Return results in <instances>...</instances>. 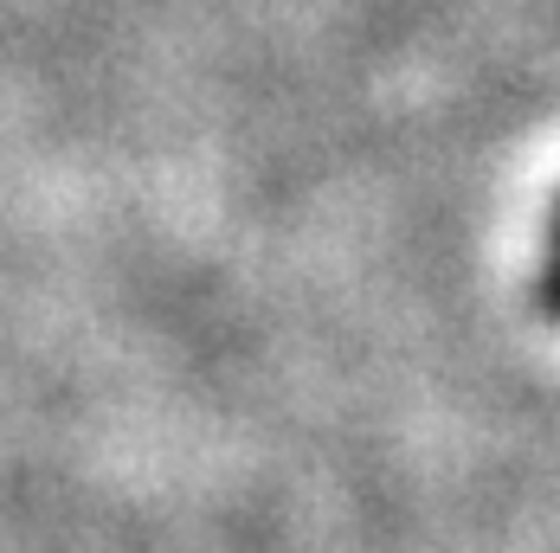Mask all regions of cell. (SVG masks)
I'll return each mask as SVG.
<instances>
[{
	"instance_id": "1",
	"label": "cell",
	"mask_w": 560,
	"mask_h": 553,
	"mask_svg": "<svg viewBox=\"0 0 560 553\" xmlns=\"http://www.w3.org/2000/svg\"><path fill=\"white\" fill-rule=\"evenodd\" d=\"M535 303L560 322V207H555V225H548V245H541V276H535Z\"/></svg>"
}]
</instances>
